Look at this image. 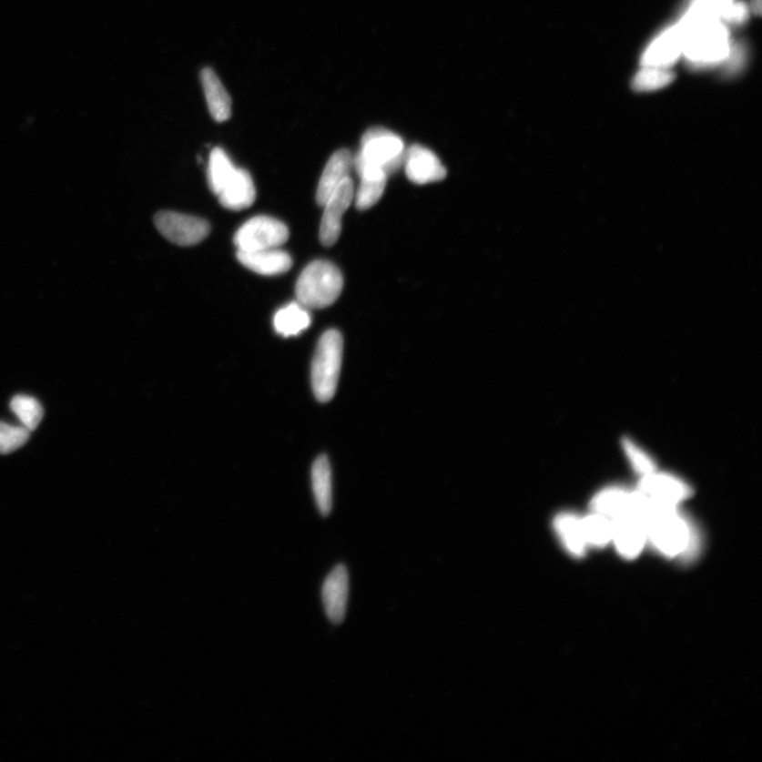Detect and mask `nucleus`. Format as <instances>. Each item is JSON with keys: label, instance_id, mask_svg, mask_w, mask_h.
Returning a JSON list of instances; mask_svg holds the SVG:
<instances>
[{"label": "nucleus", "instance_id": "1", "mask_svg": "<svg viewBox=\"0 0 762 762\" xmlns=\"http://www.w3.org/2000/svg\"><path fill=\"white\" fill-rule=\"evenodd\" d=\"M208 182L221 206L228 210L240 211L256 200V187L251 175L237 168L223 148L212 149L208 166Z\"/></svg>", "mask_w": 762, "mask_h": 762}, {"label": "nucleus", "instance_id": "2", "mask_svg": "<svg viewBox=\"0 0 762 762\" xmlns=\"http://www.w3.org/2000/svg\"><path fill=\"white\" fill-rule=\"evenodd\" d=\"M676 508L653 505L645 517L648 543L664 556L670 558L693 552L696 543L692 525L681 516Z\"/></svg>", "mask_w": 762, "mask_h": 762}, {"label": "nucleus", "instance_id": "3", "mask_svg": "<svg viewBox=\"0 0 762 762\" xmlns=\"http://www.w3.org/2000/svg\"><path fill=\"white\" fill-rule=\"evenodd\" d=\"M343 289L340 270L328 260H314L302 271L296 285L300 304L308 310H321L333 305Z\"/></svg>", "mask_w": 762, "mask_h": 762}, {"label": "nucleus", "instance_id": "4", "mask_svg": "<svg viewBox=\"0 0 762 762\" xmlns=\"http://www.w3.org/2000/svg\"><path fill=\"white\" fill-rule=\"evenodd\" d=\"M406 147L399 135L384 127H373L362 136L361 149L354 156V168L381 169L392 175L405 162Z\"/></svg>", "mask_w": 762, "mask_h": 762}, {"label": "nucleus", "instance_id": "5", "mask_svg": "<svg viewBox=\"0 0 762 762\" xmlns=\"http://www.w3.org/2000/svg\"><path fill=\"white\" fill-rule=\"evenodd\" d=\"M343 338L340 331L329 330L321 336L311 364V386L321 402L333 399L340 376Z\"/></svg>", "mask_w": 762, "mask_h": 762}, {"label": "nucleus", "instance_id": "6", "mask_svg": "<svg viewBox=\"0 0 762 762\" xmlns=\"http://www.w3.org/2000/svg\"><path fill=\"white\" fill-rule=\"evenodd\" d=\"M683 30L686 34L683 54L693 66H709L728 57L729 36L721 21L701 23Z\"/></svg>", "mask_w": 762, "mask_h": 762}, {"label": "nucleus", "instance_id": "7", "mask_svg": "<svg viewBox=\"0 0 762 762\" xmlns=\"http://www.w3.org/2000/svg\"><path fill=\"white\" fill-rule=\"evenodd\" d=\"M289 238V228L281 220L259 215L239 228L234 236V244L239 251L279 249Z\"/></svg>", "mask_w": 762, "mask_h": 762}, {"label": "nucleus", "instance_id": "8", "mask_svg": "<svg viewBox=\"0 0 762 762\" xmlns=\"http://www.w3.org/2000/svg\"><path fill=\"white\" fill-rule=\"evenodd\" d=\"M155 225L169 242L180 246L197 245L210 233V225L207 220L178 212L158 213L155 217Z\"/></svg>", "mask_w": 762, "mask_h": 762}, {"label": "nucleus", "instance_id": "9", "mask_svg": "<svg viewBox=\"0 0 762 762\" xmlns=\"http://www.w3.org/2000/svg\"><path fill=\"white\" fill-rule=\"evenodd\" d=\"M637 492L642 493L651 505L677 507L693 493L686 482L674 475L656 472L644 475Z\"/></svg>", "mask_w": 762, "mask_h": 762}, {"label": "nucleus", "instance_id": "10", "mask_svg": "<svg viewBox=\"0 0 762 762\" xmlns=\"http://www.w3.org/2000/svg\"><path fill=\"white\" fill-rule=\"evenodd\" d=\"M354 195V181L345 178L322 206L324 213L319 238L324 246H333L340 238L343 214L353 203Z\"/></svg>", "mask_w": 762, "mask_h": 762}, {"label": "nucleus", "instance_id": "11", "mask_svg": "<svg viewBox=\"0 0 762 762\" xmlns=\"http://www.w3.org/2000/svg\"><path fill=\"white\" fill-rule=\"evenodd\" d=\"M611 543L624 558L637 557L648 543L646 523L635 514L612 519Z\"/></svg>", "mask_w": 762, "mask_h": 762}, {"label": "nucleus", "instance_id": "12", "mask_svg": "<svg viewBox=\"0 0 762 762\" xmlns=\"http://www.w3.org/2000/svg\"><path fill=\"white\" fill-rule=\"evenodd\" d=\"M407 178L416 185H427L444 180L447 169L432 149L414 145L406 151L403 162Z\"/></svg>", "mask_w": 762, "mask_h": 762}, {"label": "nucleus", "instance_id": "13", "mask_svg": "<svg viewBox=\"0 0 762 762\" xmlns=\"http://www.w3.org/2000/svg\"><path fill=\"white\" fill-rule=\"evenodd\" d=\"M684 42L686 34L680 24L667 29L645 52L643 66L669 68L683 54Z\"/></svg>", "mask_w": 762, "mask_h": 762}, {"label": "nucleus", "instance_id": "14", "mask_svg": "<svg viewBox=\"0 0 762 762\" xmlns=\"http://www.w3.org/2000/svg\"><path fill=\"white\" fill-rule=\"evenodd\" d=\"M349 597V574L344 565H337L325 579L322 602L329 620L340 624L347 614Z\"/></svg>", "mask_w": 762, "mask_h": 762}, {"label": "nucleus", "instance_id": "15", "mask_svg": "<svg viewBox=\"0 0 762 762\" xmlns=\"http://www.w3.org/2000/svg\"><path fill=\"white\" fill-rule=\"evenodd\" d=\"M238 259L246 269L262 276H279L288 272L292 266L290 254L279 249L256 251L238 250Z\"/></svg>", "mask_w": 762, "mask_h": 762}, {"label": "nucleus", "instance_id": "16", "mask_svg": "<svg viewBox=\"0 0 762 762\" xmlns=\"http://www.w3.org/2000/svg\"><path fill=\"white\" fill-rule=\"evenodd\" d=\"M353 168L354 156L349 149H339L334 153L328 161L320 181H319L316 194L317 203L323 206L339 185L345 178H350L351 171Z\"/></svg>", "mask_w": 762, "mask_h": 762}, {"label": "nucleus", "instance_id": "17", "mask_svg": "<svg viewBox=\"0 0 762 762\" xmlns=\"http://www.w3.org/2000/svg\"><path fill=\"white\" fill-rule=\"evenodd\" d=\"M205 90L208 107L213 119L224 122L231 116V97L219 81L217 74L210 68H205L200 75Z\"/></svg>", "mask_w": 762, "mask_h": 762}, {"label": "nucleus", "instance_id": "18", "mask_svg": "<svg viewBox=\"0 0 762 762\" xmlns=\"http://www.w3.org/2000/svg\"><path fill=\"white\" fill-rule=\"evenodd\" d=\"M361 185L355 191L354 201L358 210L364 211L375 206L382 198L388 175L381 169L362 168L357 171Z\"/></svg>", "mask_w": 762, "mask_h": 762}, {"label": "nucleus", "instance_id": "19", "mask_svg": "<svg viewBox=\"0 0 762 762\" xmlns=\"http://www.w3.org/2000/svg\"><path fill=\"white\" fill-rule=\"evenodd\" d=\"M553 524L565 550L572 555L583 556L588 549V544L584 535L582 518L570 513H563L558 514Z\"/></svg>", "mask_w": 762, "mask_h": 762}, {"label": "nucleus", "instance_id": "20", "mask_svg": "<svg viewBox=\"0 0 762 762\" xmlns=\"http://www.w3.org/2000/svg\"><path fill=\"white\" fill-rule=\"evenodd\" d=\"M311 316L308 309L299 302L284 306L273 318V327L283 337L298 336L310 328Z\"/></svg>", "mask_w": 762, "mask_h": 762}, {"label": "nucleus", "instance_id": "21", "mask_svg": "<svg viewBox=\"0 0 762 762\" xmlns=\"http://www.w3.org/2000/svg\"><path fill=\"white\" fill-rule=\"evenodd\" d=\"M312 491L319 511L328 516L333 505V488H331V469L325 455H320L311 469Z\"/></svg>", "mask_w": 762, "mask_h": 762}, {"label": "nucleus", "instance_id": "22", "mask_svg": "<svg viewBox=\"0 0 762 762\" xmlns=\"http://www.w3.org/2000/svg\"><path fill=\"white\" fill-rule=\"evenodd\" d=\"M582 524L585 543L588 546L604 548L611 543L612 538V519L604 516L602 513L593 512L582 518Z\"/></svg>", "mask_w": 762, "mask_h": 762}, {"label": "nucleus", "instance_id": "23", "mask_svg": "<svg viewBox=\"0 0 762 762\" xmlns=\"http://www.w3.org/2000/svg\"><path fill=\"white\" fill-rule=\"evenodd\" d=\"M10 408L23 426L30 432H35L43 419L44 410L37 400L27 395H16L13 397Z\"/></svg>", "mask_w": 762, "mask_h": 762}, {"label": "nucleus", "instance_id": "24", "mask_svg": "<svg viewBox=\"0 0 762 762\" xmlns=\"http://www.w3.org/2000/svg\"><path fill=\"white\" fill-rule=\"evenodd\" d=\"M676 74L669 68L644 66L638 71L633 81L635 91H651L661 89L673 83Z\"/></svg>", "mask_w": 762, "mask_h": 762}, {"label": "nucleus", "instance_id": "25", "mask_svg": "<svg viewBox=\"0 0 762 762\" xmlns=\"http://www.w3.org/2000/svg\"><path fill=\"white\" fill-rule=\"evenodd\" d=\"M30 438L27 428L0 422V454H8L23 447Z\"/></svg>", "mask_w": 762, "mask_h": 762}, {"label": "nucleus", "instance_id": "26", "mask_svg": "<svg viewBox=\"0 0 762 762\" xmlns=\"http://www.w3.org/2000/svg\"><path fill=\"white\" fill-rule=\"evenodd\" d=\"M625 452H626L631 464H633L635 472L640 473L642 477L655 472V464L649 455L643 452L640 447L635 444L634 442L626 439L623 442Z\"/></svg>", "mask_w": 762, "mask_h": 762}, {"label": "nucleus", "instance_id": "27", "mask_svg": "<svg viewBox=\"0 0 762 762\" xmlns=\"http://www.w3.org/2000/svg\"><path fill=\"white\" fill-rule=\"evenodd\" d=\"M750 15V8L745 3H733L728 8L723 12L720 21H725L728 24L740 25L744 24Z\"/></svg>", "mask_w": 762, "mask_h": 762}, {"label": "nucleus", "instance_id": "28", "mask_svg": "<svg viewBox=\"0 0 762 762\" xmlns=\"http://www.w3.org/2000/svg\"><path fill=\"white\" fill-rule=\"evenodd\" d=\"M754 15H761V0H752L751 8Z\"/></svg>", "mask_w": 762, "mask_h": 762}]
</instances>
